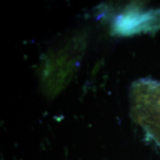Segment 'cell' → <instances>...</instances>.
<instances>
[{"label":"cell","mask_w":160,"mask_h":160,"mask_svg":"<svg viewBox=\"0 0 160 160\" xmlns=\"http://www.w3.org/2000/svg\"><path fill=\"white\" fill-rule=\"evenodd\" d=\"M130 115L160 149V82L140 79L129 92Z\"/></svg>","instance_id":"cell-1"}]
</instances>
